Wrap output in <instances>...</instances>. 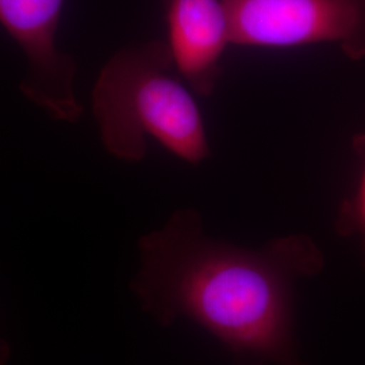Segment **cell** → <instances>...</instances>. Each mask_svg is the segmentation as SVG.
<instances>
[{
    "label": "cell",
    "instance_id": "277c9868",
    "mask_svg": "<svg viewBox=\"0 0 365 365\" xmlns=\"http://www.w3.org/2000/svg\"><path fill=\"white\" fill-rule=\"evenodd\" d=\"M64 6L66 0H0V25L26 57L24 96L54 120L75 123L83 114L76 63L57 46Z\"/></svg>",
    "mask_w": 365,
    "mask_h": 365
},
{
    "label": "cell",
    "instance_id": "6da1fadb",
    "mask_svg": "<svg viewBox=\"0 0 365 365\" xmlns=\"http://www.w3.org/2000/svg\"><path fill=\"white\" fill-rule=\"evenodd\" d=\"M141 268L131 289L158 322L187 317L230 349L274 365H303L295 353L291 283L318 259L304 238L261 252L206 240L179 212L140 240Z\"/></svg>",
    "mask_w": 365,
    "mask_h": 365
},
{
    "label": "cell",
    "instance_id": "8992f818",
    "mask_svg": "<svg viewBox=\"0 0 365 365\" xmlns=\"http://www.w3.org/2000/svg\"><path fill=\"white\" fill-rule=\"evenodd\" d=\"M354 210L357 214V220L360 223V227L363 229L365 233V167L361 176H360V182H359V188H357V194H356V203H354Z\"/></svg>",
    "mask_w": 365,
    "mask_h": 365
},
{
    "label": "cell",
    "instance_id": "7a4b0ae2",
    "mask_svg": "<svg viewBox=\"0 0 365 365\" xmlns=\"http://www.w3.org/2000/svg\"><path fill=\"white\" fill-rule=\"evenodd\" d=\"M175 71L167 41L158 39L120 49L102 68L92 91V113L110 155L141 161L150 135L187 163L209 156L199 106Z\"/></svg>",
    "mask_w": 365,
    "mask_h": 365
},
{
    "label": "cell",
    "instance_id": "3957f363",
    "mask_svg": "<svg viewBox=\"0 0 365 365\" xmlns=\"http://www.w3.org/2000/svg\"><path fill=\"white\" fill-rule=\"evenodd\" d=\"M235 45L292 48L333 43L365 58V0H223Z\"/></svg>",
    "mask_w": 365,
    "mask_h": 365
},
{
    "label": "cell",
    "instance_id": "52a82bcc",
    "mask_svg": "<svg viewBox=\"0 0 365 365\" xmlns=\"http://www.w3.org/2000/svg\"><path fill=\"white\" fill-rule=\"evenodd\" d=\"M10 357V345L0 337V365H4Z\"/></svg>",
    "mask_w": 365,
    "mask_h": 365
},
{
    "label": "cell",
    "instance_id": "5b68a950",
    "mask_svg": "<svg viewBox=\"0 0 365 365\" xmlns=\"http://www.w3.org/2000/svg\"><path fill=\"white\" fill-rule=\"evenodd\" d=\"M175 68L192 90L209 96L221 76V60L233 45L223 0H163Z\"/></svg>",
    "mask_w": 365,
    "mask_h": 365
}]
</instances>
